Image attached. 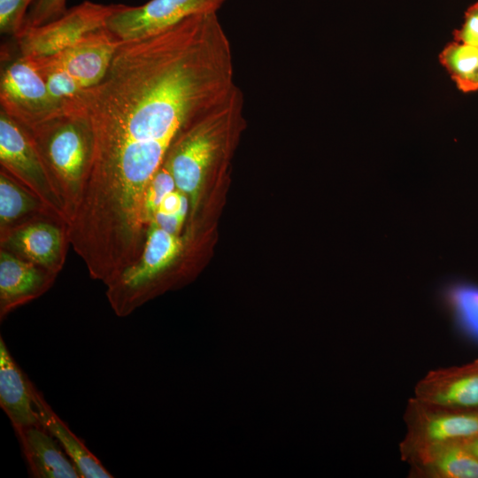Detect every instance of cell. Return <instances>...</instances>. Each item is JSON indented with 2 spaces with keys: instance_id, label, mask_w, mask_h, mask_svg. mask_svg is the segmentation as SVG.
Returning <instances> with one entry per match:
<instances>
[{
  "instance_id": "cell-26",
  "label": "cell",
  "mask_w": 478,
  "mask_h": 478,
  "mask_svg": "<svg viewBox=\"0 0 478 478\" xmlns=\"http://www.w3.org/2000/svg\"><path fill=\"white\" fill-rule=\"evenodd\" d=\"M471 451L478 458V436L465 443Z\"/></svg>"
},
{
  "instance_id": "cell-1",
  "label": "cell",
  "mask_w": 478,
  "mask_h": 478,
  "mask_svg": "<svg viewBox=\"0 0 478 478\" xmlns=\"http://www.w3.org/2000/svg\"><path fill=\"white\" fill-rule=\"evenodd\" d=\"M236 88L231 44L214 15L122 42L85 96L94 151L83 197L109 214L139 217L146 188L178 135Z\"/></svg>"
},
{
  "instance_id": "cell-15",
  "label": "cell",
  "mask_w": 478,
  "mask_h": 478,
  "mask_svg": "<svg viewBox=\"0 0 478 478\" xmlns=\"http://www.w3.org/2000/svg\"><path fill=\"white\" fill-rule=\"evenodd\" d=\"M32 477L81 478L73 462L58 442L41 425L17 432Z\"/></svg>"
},
{
  "instance_id": "cell-12",
  "label": "cell",
  "mask_w": 478,
  "mask_h": 478,
  "mask_svg": "<svg viewBox=\"0 0 478 478\" xmlns=\"http://www.w3.org/2000/svg\"><path fill=\"white\" fill-rule=\"evenodd\" d=\"M413 397L451 410L478 412V359L430 370L416 383Z\"/></svg>"
},
{
  "instance_id": "cell-6",
  "label": "cell",
  "mask_w": 478,
  "mask_h": 478,
  "mask_svg": "<svg viewBox=\"0 0 478 478\" xmlns=\"http://www.w3.org/2000/svg\"><path fill=\"white\" fill-rule=\"evenodd\" d=\"M404 421L406 433L399 451L405 462L427 449L478 436V412L451 410L415 397L408 400Z\"/></svg>"
},
{
  "instance_id": "cell-17",
  "label": "cell",
  "mask_w": 478,
  "mask_h": 478,
  "mask_svg": "<svg viewBox=\"0 0 478 478\" xmlns=\"http://www.w3.org/2000/svg\"><path fill=\"white\" fill-rule=\"evenodd\" d=\"M34 405L39 424L60 444L81 478H112L110 472L69 427L56 414L32 382Z\"/></svg>"
},
{
  "instance_id": "cell-22",
  "label": "cell",
  "mask_w": 478,
  "mask_h": 478,
  "mask_svg": "<svg viewBox=\"0 0 478 478\" xmlns=\"http://www.w3.org/2000/svg\"><path fill=\"white\" fill-rule=\"evenodd\" d=\"M449 297L458 318L478 336V288L457 285L451 289Z\"/></svg>"
},
{
  "instance_id": "cell-8",
  "label": "cell",
  "mask_w": 478,
  "mask_h": 478,
  "mask_svg": "<svg viewBox=\"0 0 478 478\" xmlns=\"http://www.w3.org/2000/svg\"><path fill=\"white\" fill-rule=\"evenodd\" d=\"M0 104L2 111L27 128L61 112L35 61L20 55L2 70Z\"/></svg>"
},
{
  "instance_id": "cell-21",
  "label": "cell",
  "mask_w": 478,
  "mask_h": 478,
  "mask_svg": "<svg viewBox=\"0 0 478 478\" xmlns=\"http://www.w3.org/2000/svg\"><path fill=\"white\" fill-rule=\"evenodd\" d=\"M176 189L173 174L164 161L148 184L143 201V221L146 228L152 222L154 215L163 199Z\"/></svg>"
},
{
  "instance_id": "cell-13",
  "label": "cell",
  "mask_w": 478,
  "mask_h": 478,
  "mask_svg": "<svg viewBox=\"0 0 478 478\" xmlns=\"http://www.w3.org/2000/svg\"><path fill=\"white\" fill-rule=\"evenodd\" d=\"M58 274L0 249V320L46 293Z\"/></svg>"
},
{
  "instance_id": "cell-25",
  "label": "cell",
  "mask_w": 478,
  "mask_h": 478,
  "mask_svg": "<svg viewBox=\"0 0 478 478\" xmlns=\"http://www.w3.org/2000/svg\"><path fill=\"white\" fill-rule=\"evenodd\" d=\"M454 41L478 47V2L465 12L461 27L453 33Z\"/></svg>"
},
{
  "instance_id": "cell-7",
  "label": "cell",
  "mask_w": 478,
  "mask_h": 478,
  "mask_svg": "<svg viewBox=\"0 0 478 478\" xmlns=\"http://www.w3.org/2000/svg\"><path fill=\"white\" fill-rule=\"evenodd\" d=\"M119 6L85 1L46 24L26 26L15 37L19 55L30 58L54 55L86 35L106 27Z\"/></svg>"
},
{
  "instance_id": "cell-5",
  "label": "cell",
  "mask_w": 478,
  "mask_h": 478,
  "mask_svg": "<svg viewBox=\"0 0 478 478\" xmlns=\"http://www.w3.org/2000/svg\"><path fill=\"white\" fill-rule=\"evenodd\" d=\"M0 164L1 169L36 196L59 221L67 226L66 204L32 136L26 127L2 110Z\"/></svg>"
},
{
  "instance_id": "cell-3",
  "label": "cell",
  "mask_w": 478,
  "mask_h": 478,
  "mask_svg": "<svg viewBox=\"0 0 478 478\" xmlns=\"http://www.w3.org/2000/svg\"><path fill=\"white\" fill-rule=\"evenodd\" d=\"M26 128L62 195L69 222L93 158L94 135L87 111H61Z\"/></svg>"
},
{
  "instance_id": "cell-9",
  "label": "cell",
  "mask_w": 478,
  "mask_h": 478,
  "mask_svg": "<svg viewBox=\"0 0 478 478\" xmlns=\"http://www.w3.org/2000/svg\"><path fill=\"white\" fill-rule=\"evenodd\" d=\"M227 0H150L143 5L120 4L106 27L121 42L143 38L197 14L217 13Z\"/></svg>"
},
{
  "instance_id": "cell-11",
  "label": "cell",
  "mask_w": 478,
  "mask_h": 478,
  "mask_svg": "<svg viewBox=\"0 0 478 478\" xmlns=\"http://www.w3.org/2000/svg\"><path fill=\"white\" fill-rule=\"evenodd\" d=\"M69 245L66 224L51 219L32 221L0 235V249L58 274Z\"/></svg>"
},
{
  "instance_id": "cell-19",
  "label": "cell",
  "mask_w": 478,
  "mask_h": 478,
  "mask_svg": "<svg viewBox=\"0 0 478 478\" xmlns=\"http://www.w3.org/2000/svg\"><path fill=\"white\" fill-rule=\"evenodd\" d=\"M439 60L459 90H478V47L453 41L443 49Z\"/></svg>"
},
{
  "instance_id": "cell-4",
  "label": "cell",
  "mask_w": 478,
  "mask_h": 478,
  "mask_svg": "<svg viewBox=\"0 0 478 478\" xmlns=\"http://www.w3.org/2000/svg\"><path fill=\"white\" fill-rule=\"evenodd\" d=\"M188 239L151 222L139 258L106 284L105 295L118 317H127L152 298L168 272L183 257Z\"/></svg>"
},
{
  "instance_id": "cell-18",
  "label": "cell",
  "mask_w": 478,
  "mask_h": 478,
  "mask_svg": "<svg viewBox=\"0 0 478 478\" xmlns=\"http://www.w3.org/2000/svg\"><path fill=\"white\" fill-rule=\"evenodd\" d=\"M44 219L61 222L36 196L0 169V235Z\"/></svg>"
},
{
  "instance_id": "cell-10",
  "label": "cell",
  "mask_w": 478,
  "mask_h": 478,
  "mask_svg": "<svg viewBox=\"0 0 478 478\" xmlns=\"http://www.w3.org/2000/svg\"><path fill=\"white\" fill-rule=\"evenodd\" d=\"M121 42L104 27L54 55L40 58L66 73L81 89L89 91L104 79Z\"/></svg>"
},
{
  "instance_id": "cell-23",
  "label": "cell",
  "mask_w": 478,
  "mask_h": 478,
  "mask_svg": "<svg viewBox=\"0 0 478 478\" xmlns=\"http://www.w3.org/2000/svg\"><path fill=\"white\" fill-rule=\"evenodd\" d=\"M35 2V0H0L1 34L17 37L26 27L27 11Z\"/></svg>"
},
{
  "instance_id": "cell-24",
  "label": "cell",
  "mask_w": 478,
  "mask_h": 478,
  "mask_svg": "<svg viewBox=\"0 0 478 478\" xmlns=\"http://www.w3.org/2000/svg\"><path fill=\"white\" fill-rule=\"evenodd\" d=\"M66 0H35L31 6L26 26L46 24L66 12Z\"/></svg>"
},
{
  "instance_id": "cell-20",
  "label": "cell",
  "mask_w": 478,
  "mask_h": 478,
  "mask_svg": "<svg viewBox=\"0 0 478 478\" xmlns=\"http://www.w3.org/2000/svg\"><path fill=\"white\" fill-rule=\"evenodd\" d=\"M189 210L188 197L176 189L163 199L152 222L167 232L181 234Z\"/></svg>"
},
{
  "instance_id": "cell-16",
  "label": "cell",
  "mask_w": 478,
  "mask_h": 478,
  "mask_svg": "<svg viewBox=\"0 0 478 478\" xmlns=\"http://www.w3.org/2000/svg\"><path fill=\"white\" fill-rule=\"evenodd\" d=\"M406 463L411 477L478 478V458L461 442L427 449Z\"/></svg>"
},
{
  "instance_id": "cell-2",
  "label": "cell",
  "mask_w": 478,
  "mask_h": 478,
  "mask_svg": "<svg viewBox=\"0 0 478 478\" xmlns=\"http://www.w3.org/2000/svg\"><path fill=\"white\" fill-rule=\"evenodd\" d=\"M243 96L237 87L226 102L181 131L170 146L165 162L176 189L188 197L191 214L207 178L243 123Z\"/></svg>"
},
{
  "instance_id": "cell-14",
  "label": "cell",
  "mask_w": 478,
  "mask_h": 478,
  "mask_svg": "<svg viewBox=\"0 0 478 478\" xmlns=\"http://www.w3.org/2000/svg\"><path fill=\"white\" fill-rule=\"evenodd\" d=\"M32 382L16 362L0 335V406L16 433L40 425L34 405Z\"/></svg>"
}]
</instances>
